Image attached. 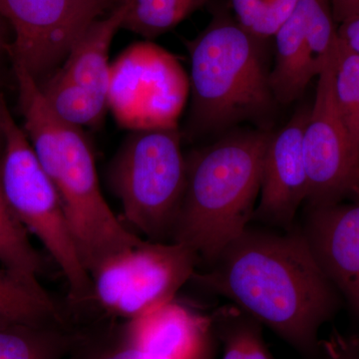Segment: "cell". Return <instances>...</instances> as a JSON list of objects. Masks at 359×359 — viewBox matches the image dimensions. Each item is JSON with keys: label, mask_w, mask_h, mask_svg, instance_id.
<instances>
[{"label": "cell", "mask_w": 359, "mask_h": 359, "mask_svg": "<svg viewBox=\"0 0 359 359\" xmlns=\"http://www.w3.org/2000/svg\"><path fill=\"white\" fill-rule=\"evenodd\" d=\"M0 98H1V95H0ZM4 130H2L1 116H0V161H1L2 153H4Z\"/></svg>", "instance_id": "f546056e"}, {"label": "cell", "mask_w": 359, "mask_h": 359, "mask_svg": "<svg viewBox=\"0 0 359 359\" xmlns=\"http://www.w3.org/2000/svg\"><path fill=\"white\" fill-rule=\"evenodd\" d=\"M214 314L205 316L176 301L128 320L124 344L154 359H214Z\"/></svg>", "instance_id": "4fadbf2b"}, {"label": "cell", "mask_w": 359, "mask_h": 359, "mask_svg": "<svg viewBox=\"0 0 359 359\" xmlns=\"http://www.w3.org/2000/svg\"><path fill=\"white\" fill-rule=\"evenodd\" d=\"M236 20L254 35L263 16L266 0H231Z\"/></svg>", "instance_id": "d4e9b609"}, {"label": "cell", "mask_w": 359, "mask_h": 359, "mask_svg": "<svg viewBox=\"0 0 359 359\" xmlns=\"http://www.w3.org/2000/svg\"><path fill=\"white\" fill-rule=\"evenodd\" d=\"M320 351L325 359H359V339L334 332L327 339L320 340Z\"/></svg>", "instance_id": "cb8c5ba5"}, {"label": "cell", "mask_w": 359, "mask_h": 359, "mask_svg": "<svg viewBox=\"0 0 359 359\" xmlns=\"http://www.w3.org/2000/svg\"><path fill=\"white\" fill-rule=\"evenodd\" d=\"M75 341L66 327L0 328V359H61Z\"/></svg>", "instance_id": "e0dca14e"}, {"label": "cell", "mask_w": 359, "mask_h": 359, "mask_svg": "<svg viewBox=\"0 0 359 359\" xmlns=\"http://www.w3.org/2000/svg\"><path fill=\"white\" fill-rule=\"evenodd\" d=\"M120 4L117 0H0L13 32L8 55L41 84L62 65L90 26Z\"/></svg>", "instance_id": "9c48e42d"}, {"label": "cell", "mask_w": 359, "mask_h": 359, "mask_svg": "<svg viewBox=\"0 0 359 359\" xmlns=\"http://www.w3.org/2000/svg\"><path fill=\"white\" fill-rule=\"evenodd\" d=\"M0 264L2 266L39 280L43 259L33 247L28 231L4 197L0 183Z\"/></svg>", "instance_id": "ffe728a7"}, {"label": "cell", "mask_w": 359, "mask_h": 359, "mask_svg": "<svg viewBox=\"0 0 359 359\" xmlns=\"http://www.w3.org/2000/svg\"><path fill=\"white\" fill-rule=\"evenodd\" d=\"M297 2L299 0H266L263 16L254 36L262 41L273 37L294 11Z\"/></svg>", "instance_id": "603a6c76"}, {"label": "cell", "mask_w": 359, "mask_h": 359, "mask_svg": "<svg viewBox=\"0 0 359 359\" xmlns=\"http://www.w3.org/2000/svg\"><path fill=\"white\" fill-rule=\"evenodd\" d=\"M217 339L223 342L222 359H275L269 351L262 325L237 306H226L214 313Z\"/></svg>", "instance_id": "ac0fdd59"}, {"label": "cell", "mask_w": 359, "mask_h": 359, "mask_svg": "<svg viewBox=\"0 0 359 359\" xmlns=\"http://www.w3.org/2000/svg\"><path fill=\"white\" fill-rule=\"evenodd\" d=\"M337 25L359 18V0H330Z\"/></svg>", "instance_id": "4316f807"}, {"label": "cell", "mask_w": 359, "mask_h": 359, "mask_svg": "<svg viewBox=\"0 0 359 359\" xmlns=\"http://www.w3.org/2000/svg\"><path fill=\"white\" fill-rule=\"evenodd\" d=\"M189 87L173 54L153 42H136L111 65L108 109L131 131L177 128Z\"/></svg>", "instance_id": "52a82bcc"}, {"label": "cell", "mask_w": 359, "mask_h": 359, "mask_svg": "<svg viewBox=\"0 0 359 359\" xmlns=\"http://www.w3.org/2000/svg\"><path fill=\"white\" fill-rule=\"evenodd\" d=\"M198 266L197 256L184 245L144 241L92 276L94 302L111 314L132 320L176 299Z\"/></svg>", "instance_id": "ba28073f"}, {"label": "cell", "mask_w": 359, "mask_h": 359, "mask_svg": "<svg viewBox=\"0 0 359 359\" xmlns=\"http://www.w3.org/2000/svg\"><path fill=\"white\" fill-rule=\"evenodd\" d=\"M228 14L214 16L192 41L190 129L197 133L263 117L276 102L262 44Z\"/></svg>", "instance_id": "277c9868"}, {"label": "cell", "mask_w": 359, "mask_h": 359, "mask_svg": "<svg viewBox=\"0 0 359 359\" xmlns=\"http://www.w3.org/2000/svg\"><path fill=\"white\" fill-rule=\"evenodd\" d=\"M337 27L330 0H299L273 35L276 62L269 85L276 102L297 100L318 77L339 43Z\"/></svg>", "instance_id": "8fae6325"}, {"label": "cell", "mask_w": 359, "mask_h": 359, "mask_svg": "<svg viewBox=\"0 0 359 359\" xmlns=\"http://www.w3.org/2000/svg\"><path fill=\"white\" fill-rule=\"evenodd\" d=\"M309 110L299 111L282 130L271 134L262 169L261 190L254 218L287 231L308 199L309 180L302 133Z\"/></svg>", "instance_id": "7c38bea8"}, {"label": "cell", "mask_w": 359, "mask_h": 359, "mask_svg": "<svg viewBox=\"0 0 359 359\" xmlns=\"http://www.w3.org/2000/svg\"><path fill=\"white\" fill-rule=\"evenodd\" d=\"M271 135L241 132L186 157V186L171 242L211 266L249 226Z\"/></svg>", "instance_id": "3957f363"}, {"label": "cell", "mask_w": 359, "mask_h": 359, "mask_svg": "<svg viewBox=\"0 0 359 359\" xmlns=\"http://www.w3.org/2000/svg\"><path fill=\"white\" fill-rule=\"evenodd\" d=\"M337 35L340 43L359 56V18L339 25Z\"/></svg>", "instance_id": "484cf974"}, {"label": "cell", "mask_w": 359, "mask_h": 359, "mask_svg": "<svg viewBox=\"0 0 359 359\" xmlns=\"http://www.w3.org/2000/svg\"><path fill=\"white\" fill-rule=\"evenodd\" d=\"M66 327L62 311L39 280L0 268V328Z\"/></svg>", "instance_id": "2e32d148"}, {"label": "cell", "mask_w": 359, "mask_h": 359, "mask_svg": "<svg viewBox=\"0 0 359 359\" xmlns=\"http://www.w3.org/2000/svg\"><path fill=\"white\" fill-rule=\"evenodd\" d=\"M98 359H154L148 356L147 354L141 353V351H137L133 347L127 346V344H123L121 347H119L115 351H111V353L105 354V355L101 356Z\"/></svg>", "instance_id": "83f0119b"}, {"label": "cell", "mask_w": 359, "mask_h": 359, "mask_svg": "<svg viewBox=\"0 0 359 359\" xmlns=\"http://www.w3.org/2000/svg\"><path fill=\"white\" fill-rule=\"evenodd\" d=\"M192 280L223 295L304 355L320 351V330L340 294L302 231L248 226Z\"/></svg>", "instance_id": "6da1fadb"}, {"label": "cell", "mask_w": 359, "mask_h": 359, "mask_svg": "<svg viewBox=\"0 0 359 359\" xmlns=\"http://www.w3.org/2000/svg\"><path fill=\"white\" fill-rule=\"evenodd\" d=\"M11 34L13 32H11V25L0 11V56L9 54V49L13 42Z\"/></svg>", "instance_id": "f1b7e54d"}, {"label": "cell", "mask_w": 359, "mask_h": 359, "mask_svg": "<svg viewBox=\"0 0 359 359\" xmlns=\"http://www.w3.org/2000/svg\"><path fill=\"white\" fill-rule=\"evenodd\" d=\"M334 91L341 121L359 159V56L337 44Z\"/></svg>", "instance_id": "7402d4cb"}, {"label": "cell", "mask_w": 359, "mask_h": 359, "mask_svg": "<svg viewBox=\"0 0 359 359\" xmlns=\"http://www.w3.org/2000/svg\"><path fill=\"white\" fill-rule=\"evenodd\" d=\"M119 4H126V2L131 1V0H117Z\"/></svg>", "instance_id": "4dcf8cb0"}, {"label": "cell", "mask_w": 359, "mask_h": 359, "mask_svg": "<svg viewBox=\"0 0 359 359\" xmlns=\"http://www.w3.org/2000/svg\"><path fill=\"white\" fill-rule=\"evenodd\" d=\"M302 233L340 297L359 316V200L309 208Z\"/></svg>", "instance_id": "5bb4252c"}, {"label": "cell", "mask_w": 359, "mask_h": 359, "mask_svg": "<svg viewBox=\"0 0 359 359\" xmlns=\"http://www.w3.org/2000/svg\"><path fill=\"white\" fill-rule=\"evenodd\" d=\"M205 0H131L123 29L147 39L169 32Z\"/></svg>", "instance_id": "d6986e66"}, {"label": "cell", "mask_w": 359, "mask_h": 359, "mask_svg": "<svg viewBox=\"0 0 359 359\" xmlns=\"http://www.w3.org/2000/svg\"><path fill=\"white\" fill-rule=\"evenodd\" d=\"M0 116L4 135L0 183L4 197L28 233L39 238L57 264L71 301L78 306L91 304L93 280L82 263L60 198L2 95Z\"/></svg>", "instance_id": "5b68a950"}, {"label": "cell", "mask_w": 359, "mask_h": 359, "mask_svg": "<svg viewBox=\"0 0 359 359\" xmlns=\"http://www.w3.org/2000/svg\"><path fill=\"white\" fill-rule=\"evenodd\" d=\"M130 1L95 21L71 49L62 65L52 75L69 82L108 105L111 63L109 50L121 29Z\"/></svg>", "instance_id": "9a60e30c"}, {"label": "cell", "mask_w": 359, "mask_h": 359, "mask_svg": "<svg viewBox=\"0 0 359 359\" xmlns=\"http://www.w3.org/2000/svg\"><path fill=\"white\" fill-rule=\"evenodd\" d=\"M13 70L23 131L60 198L82 263L92 278L106 262L144 241L111 211L81 127L68 124L51 110L39 83L22 66L13 65Z\"/></svg>", "instance_id": "7a4b0ae2"}, {"label": "cell", "mask_w": 359, "mask_h": 359, "mask_svg": "<svg viewBox=\"0 0 359 359\" xmlns=\"http://www.w3.org/2000/svg\"><path fill=\"white\" fill-rule=\"evenodd\" d=\"M108 181L136 231L171 242L186 186L178 129L132 131L111 161Z\"/></svg>", "instance_id": "8992f818"}, {"label": "cell", "mask_w": 359, "mask_h": 359, "mask_svg": "<svg viewBox=\"0 0 359 359\" xmlns=\"http://www.w3.org/2000/svg\"><path fill=\"white\" fill-rule=\"evenodd\" d=\"M39 85L49 107L63 121L77 127H96L102 122L107 104L97 100L84 90L55 75Z\"/></svg>", "instance_id": "44dd1931"}, {"label": "cell", "mask_w": 359, "mask_h": 359, "mask_svg": "<svg viewBox=\"0 0 359 359\" xmlns=\"http://www.w3.org/2000/svg\"><path fill=\"white\" fill-rule=\"evenodd\" d=\"M337 49L318 75L316 98L302 133L309 208L337 204L347 198L359 200V159L335 104Z\"/></svg>", "instance_id": "30bf717a"}]
</instances>
